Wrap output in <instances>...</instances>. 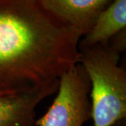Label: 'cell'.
Instances as JSON below:
<instances>
[{"label":"cell","instance_id":"7a4b0ae2","mask_svg":"<svg viewBox=\"0 0 126 126\" xmlns=\"http://www.w3.org/2000/svg\"><path fill=\"white\" fill-rule=\"evenodd\" d=\"M79 61L90 83L93 126H113L126 119V69L110 43L79 48Z\"/></svg>","mask_w":126,"mask_h":126},{"label":"cell","instance_id":"6da1fadb","mask_svg":"<svg viewBox=\"0 0 126 126\" xmlns=\"http://www.w3.org/2000/svg\"><path fill=\"white\" fill-rule=\"evenodd\" d=\"M81 38L40 0H0V95L59 81L79 63Z\"/></svg>","mask_w":126,"mask_h":126},{"label":"cell","instance_id":"277c9868","mask_svg":"<svg viewBox=\"0 0 126 126\" xmlns=\"http://www.w3.org/2000/svg\"><path fill=\"white\" fill-rule=\"evenodd\" d=\"M59 81L15 94L0 95V126H34L36 107L58 89Z\"/></svg>","mask_w":126,"mask_h":126},{"label":"cell","instance_id":"52a82bcc","mask_svg":"<svg viewBox=\"0 0 126 126\" xmlns=\"http://www.w3.org/2000/svg\"><path fill=\"white\" fill-rule=\"evenodd\" d=\"M113 126H126V119H123L121 121L118 122Z\"/></svg>","mask_w":126,"mask_h":126},{"label":"cell","instance_id":"8992f818","mask_svg":"<svg viewBox=\"0 0 126 126\" xmlns=\"http://www.w3.org/2000/svg\"><path fill=\"white\" fill-rule=\"evenodd\" d=\"M126 29V0H113L97 17L93 27L80 39L79 48L106 44Z\"/></svg>","mask_w":126,"mask_h":126},{"label":"cell","instance_id":"5b68a950","mask_svg":"<svg viewBox=\"0 0 126 126\" xmlns=\"http://www.w3.org/2000/svg\"><path fill=\"white\" fill-rule=\"evenodd\" d=\"M49 12L85 36L113 0H40Z\"/></svg>","mask_w":126,"mask_h":126},{"label":"cell","instance_id":"3957f363","mask_svg":"<svg viewBox=\"0 0 126 126\" xmlns=\"http://www.w3.org/2000/svg\"><path fill=\"white\" fill-rule=\"evenodd\" d=\"M90 91L88 74L78 63L60 77L55 98L34 126H84L91 118Z\"/></svg>","mask_w":126,"mask_h":126}]
</instances>
